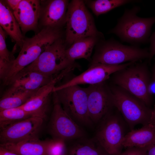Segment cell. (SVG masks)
Here are the masks:
<instances>
[{
	"label": "cell",
	"mask_w": 155,
	"mask_h": 155,
	"mask_svg": "<svg viewBox=\"0 0 155 155\" xmlns=\"http://www.w3.org/2000/svg\"><path fill=\"white\" fill-rule=\"evenodd\" d=\"M140 10L139 6L125 9L116 26L109 32L116 35L123 42L132 45H140L149 41L152 27L155 23V16L142 18L137 14Z\"/></svg>",
	"instance_id": "6da1fadb"
},
{
	"label": "cell",
	"mask_w": 155,
	"mask_h": 155,
	"mask_svg": "<svg viewBox=\"0 0 155 155\" xmlns=\"http://www.w3.org/2000/svg\"><path fill=\"white\" fill-rule=\"evenodd\" d=\"M135 62L117 71L112 75L114 85L118 86L138 98L150 107L153 96L148 91L151 77L147 60Z\"/></svg>",
	"instance_id": "7a4b0ae2"
},
{
	"label": "cell",
	"mask_w": 155,
	"mask_h": 155,
	"mask_svg": "<svg viewBox=\"0 0 155 155\" xmlns=\"http://www.w3.org/2000/svg\"><path fill=\"white\" fill-rule=\"evenodd\" d=\"M95 47L92 63L119 65L126 62L148 60L149 57L148 48L125 45L113 38L100 39Z\"/></svg>",
	"instance_id": "3957f363"
},
{
	"label": "cell",
	"mask_w": 155,
	"mask_h": 155,
	"mask_svg": "<svg viewBox=\"0 0 155 155\" xmlns=\"http://www.w3.org/2000/svg\"><path fill=\"white\" fill-rule=\"evenodd\" d=\"M66 24L65 42L66 47H69L80 38L90 36L104 37L97 30L93 18L84 1L73 0L69 3Z\"/></svg>",
	"instance_id": "277c9868"
},
{
	"label": "cell",
	"mask_w": 155,
	"mask_h": 155,
	"mask_svg": "<svg viewBox=\"0 0 155 155\" xmlns=\"http://www.w3.org/2000/svg\"><path fill=\"white\" fill-rule=\"evenodd\" d=\"M113 107L120 113L130 130L139 124L149 123L152 109L138 98L115 85L109 88Z\"/></svg>",
	"instance_id": "5b68a950"
},
{
	"label": "cell",
	"mask_w": 155,
	"mask_h": 155,
	"mask_svg": "<svg viewBox=\"0 0 155 155\" xmlns=\"http://www.w3.org/2000/svg\"><path fill=\"white\" fill-rule=\"evenodd\" d=\"M102 120L95 140L108 154L120 155L123 148L124 138L127 133V125L117 110L115 113H111L110 111Z\"/></svg>",
	"instance_id": "8992f818"
},
{
	"label": "cell",
	"mask_w": 155,
	"mask_h": 155,
	"mask_svg": "<svg viewBox=\"0 0 155 155\" xmlns=\"http://www.w3.org/2000/svg\"><path fill=\"white\" fill-rule=\"evenodd\" d=\"M65 39L61 38L49 46L31 64L24 68L55 78L73 65L66 54Z\"/></svg>",
	"instance_id": "52a82bcc"
},
{
	"label": "cell",
	"mask_w": 155,
	"mask_h": 155,
	"mask_svg": "<svg viewBox=\"0 0 155 155\" xmlns=\"http://www.w3.org/2000/svg\"><path fill=\"white\" fill-rule=\"evenodd\" d=\"M64 109L76 123L90 125L86 88L78 85L69 86L56 92Z\"/></svg>",
	"instance_id": "ba28073f"
},
{
	"label": "cell",
	"mask_w": 155,
	"mask_h": 155,
	"mask_svg": "<svg viewBox=\"0 0 155 155\" xmlns=\"http://www.w3.org/2000/svg\"><path fill=\"white\" fill-rule=\"evenodd\" d=\"M53 106L50 123V132L54 138L65 141L84 137V131L64 109L57 93L53 92Z\"/></svg>",
	"instance_id": "9c48e42d"
},
{
	"label": "cell",
	"mask_w": 155,
	"mask_h": 155,
	"mask_svg": "<svg viewBox=\"0 0 155 155\" xmlns=\"http://www.w3.org/2000/svg\"><path fill=\"white\" fill-rule=\"evenodd\" d=\"M135 62H130L116 65L92 63L90 67L81 74L61 85L55 86L53 92L71 86L83 84L92 85L104 82L115 72Z\"/></svg>",
	"instance_id": "30bf717a"
},
{
	"label": "cell",
	"mask_w": 155,
	"mask_h": 155,
	"mask_svg": "<svg viewBox=\"0 0 155 155\" xmlns=\"http://www.w3.org/2000/svg\"><path fill=\"white\" fill-rule=\"evenodd\" d=\"M43 119L32 116L1 130V144L16 143L38 138Z\"/></svg>",
	"instance_id": "8fae6325"
},
{
	"label": "cell",
	"mask_w": 155,
	"mask_h": 155,
	"mask_svg": "<svg viewBox=\"0 0 155 155\" xmlns=\"http://www.w3.org/2000/svg\"><path fill=\"white\" fill-rule=\"evenodd\" d=\"M86 88L89 117L92 123H97L113 107L110 88L106 86L105 82L89 85Z\"/></svg>",
	"instance_id": "7c38bea8"
},
{
	"label": "cell",
	"mask_w": 155,
	"mask_h": 155,
	"mask_svg": "<svg viewBox=\"0 0 155 155\" xmlns=\"http://www.w3.org/2000/svg\"><path fill=\"white\" fill-rule=\"evenodd\" d=\"M38 27L61 28L66 24L69 1L67 0H40Z\"/></svg>",
	"instance_id": "4fadbf2b"
},
{
	"label": "cell",
	"mask_w": 155,
	"mask_h": 155,
	"mask_svg": "<svg viewBox=\"0 0 155 155\" xmlns=\"http://www.w3.org/2000/svg\"><path fill=\"white\" fill-rule=\"evenodd\" d=\"M40 7V0H21L13 11L24 36L31 30L38 32Z\"/></svg>",
	"instance_id": "5bb4252c"
},
{
	"label": "cell",
	"mask_w": 155,
	"mask_h": 155,
	"mask_svg": "<svg viewBox=\"0 0 155 155\" xmlns=\"http://www.w3.org/2000/svg\"><path fill=\"white\" fill-rule=\"evenodd\" d=\"M54 79L36 71L24 69L11 79L7 90H36Z\"/></svg>",
	"instance_id": "9a60e30c"
},
{
	"label": "cell",
	"mask_w": 155,
	"mask_h": 155,
	"mask_svg": "<svg viewBox=\"0 0 155 155\" xmlns=\"http://www.w3.org/2000/svg\"><path fill=\"white\" fill-rule=\"evenodd\" d=\"M60 80L57 77L47 84L39 88L24 104L20 106L33 116L46 117L49 96L56 84Z\"/></svg>",
	"instance_id": "2e32d148"
},
{
	"label": "cell",
	"mask_w": 155,
	"mask_h": 155,
	"mask_svg": "<svg viewBox=\"0 0 155 155\" xmlns=\"http://www.w3.org/2000/svg\"><path fill=\"white\" fill-rule=\"evenodd\" d=\"M0 25L13 42L16 43L15 47L21 49L23 43L24 36L20 26L12 11L5 0L0 1Z\"/></svg>",
	"instance_id": "e0dca14e"
},
{
	"label": "cell",
	"mask_w": 155,
	"mask_h": 155,
	"mask_svg": "<svg viewBox=\"0 0 155 155\" xmlns=\"http://www.w3.org/2000/svg\"><path fill=\"white\" fill-rule=\"evenodd\" d=\"M155 141V125L149 123L138 129L130 130L123 142V148H145Z\"/></svg>",
	"instance_id": "ac0fdd59"
},
{
	"label": "cell",
	"mask_w": 155,
	"mask_h": 155,
	"mask_svg": "<svg viewBox=\"0 0 155 155\" xmlns=\"http://www.w3.org/2000/svg\"><path fill=\"white\" fill-rule=\"evenodd\" d=\"M47 141L38 138L14 143L1 144L0 147L18 155H47Z\"/></svg>",
	"instance_id": "d6986e66"
},
{
	"label": "cell",
	"mask_w": 155,
	"mask_h": 155,
	"mask_svg": "<svg viewBox=\"0 0 155 155\" xmlns=\"http://www.w3.org/2000/svg\"><path fill=\"white\" fill-rule=\"evenodd\" d=\"M103 38L104 37L90 36L78 39L66 49V55L68 59L73 62L80 59L88 60L94 47L99 40Z\"/></svg>",
	"instance_id": "ffe728a7"
},
{
	"label": "cell",
	"mask_w": 155,
	"mask_h": 155,
	"mask_svg": "<svg viewBox=\"0 0 155 155\" xmlns=\"http://www.w3.org/2000/svg\"><path fill=\"white\" fill-rule=\"evenodd\" d=\"M38 90H7L0 99V111L7 109L21 106L25 103Z\"/></svg>",
	"instance_id": "44dd1931"
},
{
	"label": "cell",
	"mask_w": 155,
	"mask_h": 155,
	"mask_svg": "<svg viewBox=\"0 0 155 155\" xmlns=\"http://www.w3.org/2000/svg\"><path fill=\"white\" fill-rule=\"evenodd\" d=\"M94 14L98 16L125 5L140 2L138 0H95L84 1Z\"/></svg>",
	"instance_id": "7402d4cb"
},
{
	"label": "cell",
	"mask_w": 155,
	"mask_h": 155,
	"mask_svg": "<svg viewBox=\"0 0 155 155\" xmlns=\"http://www.w3.org/2000/svg\"><path fill=\"white\" fill-rule=\"evenodd\" d=\"M33 116L21 107L11 108L0 111V128L7 127Z\"/></svg>",
	"instance_id": "603a6c76"
},
{
	"label": "cell",
	"mask_w": 155,
	"mask_h": 155,
	"mask_svg": "<svg viewBox=\"0 0 155 155\" xmlns=\"http://www.w3.org/2000/svg\"><path fill=\"white\" fill-rule=\"evenodd\" d=\"M7 34L0 26V77L2 81L12 63L15 59L13 51H9L5 42Z\"/></svg>",
	"instance_id": "cb8c5ba5"
},
{
	"label": "cell",
	"mask_w": 155,
	"mask_h": 155,
	"mask_svg": "<svg viewBox=\"0 0 155 155\" xmlns=\"http://www.w3.org/2000/svg\"><path fill=\"white\" fill-rule=\"evenodd\" d=\"M84 137L76 139L70 147L68 152V155H100L96 147V141L86 140Z\"/></svg>",
	"instance_id": "d4e9b609"
},
{
	"label": "cell",
	"mask_w": 155,
	"mask_h": 155,
	"mask_svg": "<svg viewBox=\"0 0 155 155\" xmlns=\"http://www.w3.org/2000/svg\"><path fill=\"white\" fill-rule=\"evenodd\" d=\"M65 142L63 140L55 138L48 140L47 155H66Z\"/></svg>",
	"instance_id": "484cf974"
},
{
	"label": "cell",
	"mask_w": 155,
	"mask_h": 155,
	"mask_svg": "<svg viewBox=\"0 0 155 155\" xmlns=\"http://www.w3.org/2000/svg\"><path fill=\"white\" fill-rule=\"evenodd\" d=\"M147 147L127 148L119 155H146Z\"/></svg>",
	"instance_id": "4316f807"
},
{
	"label": "cell",
	"mask_w": 155,
	"mask_h": 155,
	"mask_svg": "<svg viewBox=\"0 0 155 155\" xmlns=\"http://www.w3.org/2000/svg\"><path fill=\"white\" fill-rule=\"evenodd\" d=\"M149 42L150 43V47L148 49L149 57L147 61L148 64H150L152 59L155 55V31L150 36Z\"/></svg>",
	"instance_id": "83f0119b"
},
{
	"label": "cell",
	"mask_w": 155,
	"mask_h": 155,
	"mask_svg": "<svg viewBox=\"0 0 155 155\" xmlns=\"http://www.w3.org/2000/svg\"><path fill=\"white\" fill-rule=\"evenodd\" d=\"M5 1L13 11L18 7L21 0H6Z\"/></svg>",
	"instance_id": "f1b7e54d"
},
{
	"label": "cell",
	"mask_w": 155,
	"mask_h": 155,
	"mask_svg": "<svg viewBox=\"0 0 155 155\" xmlns=\"http://www.w3.org/2000/svg\"><path fill=\"white\" fill-rule=\"evenodd\" d=\"M148 91L150 95L155 96V81L151 78L148 86Z\"/></svg>",
	"instance_id": "f546056e"
},
{
	"label": "cell",
	"mask_w": 155,
	"mask_h": 155,
	"mask_svg": "<svg viewBox=\"0 0 155 155\" xmlns=\"http://www.w3.org/2000/svg\"><path fill=\"white\" fill-rule=\"evenodd\" d=\"M146 155H155V141L147 147Z\"/></svg>",
	"instance_id": "4dcf8cb0"
},
{
	"label": "cell",
	"mask_w": 155,
	"mask_h": 155,
	"mask_svg": "<svg viewBox=\"0 0 155 155\" xmlns=\"http://www.w3.org/2000/svg\"><path fill=\"white\" fill-rule=\"evenodd\" d=\"M0 155H18L17 154L8 151L0 147Z\"/></svg>",
	"instance_id": "1f68e13d"
},
{
	"label": "cell",
	"mask_w": 155,
	"mask_h": 155,
	"mask_svg": "<svg viewBox=\"0 0 155 155\" xmlns=\"http://www.w3.org/2000/svg\"><path fill=\"white\" fill-rule=\"evenodd\" d=\"M155 125V104L152 109V115L149 123Z\"/></svg>",
	"instance_id": "d6a6232c"
},
{
	"label": "cell",
	"mask_w": 155,
	"mask_h": 155,
	"mask_svg": "<svg viewBox=\"0 0 155 155\" xmlns=\"http://www.w3.org/2000/svg\"><path fill=\"white\" fill-rule=\"evenodd\" d=\"M154 62L152 66L151 73V78L155 81V57L154 58Z\"/></svg>",
	"instance_id": "836d02e7"
},
{
	"label": "cell",
	"mask_w": 155,
	"mask_h": 155,
	"mask_svg": "<svg viewBox=\"0 0 155 155\" xmlns=\"http://www.w3.org/2000/svg\"><path fill=\"white\" fill-rule=\"evenodd\" d=\"M109 155V154H108V155H107V154H101V155Z\"/></svg>",
	"instance_id": "e575fe53"
}]
</instances>
